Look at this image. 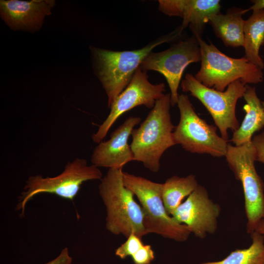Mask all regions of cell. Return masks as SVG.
<instances>
[{"label":"cell","instance_id":"17","mask_svg":"<svg viewBox=\"0 0 264 264\" xmlns=\"http://www.w3.org/2000/svg\"><path fill=\"white\" fill-rule=\"evenodd\" d=\"M249 9L232 8L226 14L220 13L213 16L209 22L216 36L226 46L237 47L244 44V24L242 16Z\"/></svg>","mask_w":264,"mask_h":264},{"label":"cell","instance_id":"20","mask_svg":"<svg viewBox=\"0 0 264 264\" xmlns=\"http://www.w3.org/2000/svg\"><path fill=\"white\" fill-rule=\"evenodd\" d=\"M252 243L247 248L232 251L222 260L199 264H264V235L254 231Z\"/></svg>","mask_w":264,"mask_h":264},{"label":"cell","instance_id":"4","mask_svg":"<svg viewBox=\"0 0 264 264\" xmlns=\"http://www.w3.org/2000/svg\"><path fill=\"white\" fill-rule=\"evenodd\" d=\"M196 37L200 48L201 66L194 76L203 85L223 91L237 80L245 85L263 81L262 69L245 57L231 58L221 52L211 42L207 44L201 37Z\"/></svg>","mask_w":264,"mask_h":264},{"label":"cell","instance_id":"25","mask_svg":"<svg viewBox=\"0 0 264 264\" xmlns=\"http://www.w3.org/2000/svg\"><path fill=\"white\" fill-rule=\"evenodd\" d=\"M253 4L249 8V10H257L264 9V0H252Z\"/></svg>","mask_w":264,"mask_h":264},{"label":"cell","instance_id":"5","mask_svg":"<svg viewBox=\"0 0 264 264\" xmlns=\"http://www.w3.org/2000/svg\"><path fill=\"white\" fill-rule=\"evenodd\" d=\"M123 180L140 202L148 234L155 233L177 242L187 240L191 233L190 229L177 222L166 211L161 196L162 183L125 172H123Z\"/></svg>","mask_w":264,"mask_h":264},{"label":"cell","instance_id":"22","mask_svg":"<svg viewBox=\"0 0 264 264\" xmlns=\"http://www.w3.org/2000/svg\"><path fill=\"white\" fill-rule=\"evenodd\" d=\"M132 257L134 264H150L154 259V253L151 245L144 244Z\"/></svg>","mask_w":264,"mask_h":264},{"label":"cell","instance_id":"18","mask_svg":"<svg viewBox=\"0 0 264 264\" xmlns=\"http://www.w3.org/2000/svg\"><path fill=\"white\" fill-rule=\"evenodd\" d=\"M245 57L261 68L264 63L259 55L260 47L264 44V9L253 11L244 24Z\"/></svg>","mask_w":264,"mask_h":264},{"label":"cell","instance_id":"24","mask_svg":"<svg viewBox=\"0 0 264 264\" xmlns=\"http://www.w3.org/2000/svg\"><path fill=\"white\" fill-rule=\"evenodd\" d=\"M72 257L69 254L68 249L65 247L62 249L58 257L45 264H71Z\"/></svg>","mask_w":264,"mask_h":264},{"label":"cell","instance_id":"12","mask_svg":"<svg viewBox=\"0 0 264 264\" xmlns=\"http://www.w3.org/2000/svg\"><path fill=\"white\" fill-rule=\"evenodd\" d=\"M220 210V206L209 198L205 188L198 185L171 216L186 225L196 237L203 239L216 232Z\"/></svg>","mask_w":264,"mask_h":264},{"label":"cell","instance_id":"19","mask_svg":"<svg viewBox=\"0 0 264 264\" xmlns=\"http://www.w3.org/2000/svg\"><path fill=\"white\" fill-rule=\"evenodd\" d=\"M198 186L196 176L193 175L186 177L173 176L162 183L161 196L168 214L171 216L182 203V200Z\"/></svg>","mask_w":264,"mask_h":264},{"label":"cell","instance_id":"27","mask_svg":"<svg viewBox=\"0 0 264 264\" xmlns=\"http://www.w3.org/2000/svg\"><path fill=\"white\" fill-rule=\"evenodd\" d=\"M262 103L264 108V102H262Z\"/></svg>","mask_w":264,"mask_h":264},{"label":"cell","instance_id":"11","mask_svg":"<svg viewBox=\"0 0 264 264\" xmlns=\"http://www.w3.org/2000/svg\"><path fill=\"white\" fill-rule=\"evenodd\" d=\"M165 91L163 83H151L147 72L139 67L128 86L114 100L106 119L92 135V141L98 144L102 142L114 122L126 112L142 105L153 109L155 102L165 95Z\"/></svg>","mask_w":264,"mask_h":264},{"label":"cell","instance_id":"26","mask_svg":"<svg viewBox=\"0 0 264 264\" xmlns=\"http://www.w3.org/2000/svg\"><path fill=\"white\" fill-rule=\"evenodd\" d=\"M255 231L264 235V219L260 221Z\"/></svg>","mask_w":264,"mask_h":264},{"label":"cell","instance_id":"16","mask_svg":"<svg viewBox=\"0 0 264 264\" xmlns=\"http://www.w3.org/2000/svg\"><path fill=\"white\" fill-rule=\"evenodd\" d=\"M243 97L246 102L243 107L245 115L231 139L235 146L251 141L253 134L264 126V108L257 95L255 88L247 85Z\"/></svg>","mask_w":264,"mask_h":264},{"label":"cell","instance_id":"7","mask_svg":"<svg viewBox=\"0 0 264 264\" xmlns=\"http://www.w3.org/2000/svg\"><path fill=\"white\" fill-rule=\"evenodd\" d=\"M102 176L98 167L88 165L85 159L76 157L68 162L63 171L55 176L44 177L39 175L29 176L19 197L16 209L23 216L27 203L41 193L54 194L72 201L84 182L100 180Z\"/></svg>","mask_w":264,"mask_h":264},{"label":"cell","instance_id":"2","mask_svg":"<svg viewBox=\"0 0 264 264\" xmlns=\"http://www.w3.org/2000/svg\"><path fill=\"white\" fill-rule=\"evenodd\" d=\"M122 169H109L100 179L99 195L106 208V227L114 235L128 238L134 234L141 239L148 234L145 214L134 198V194L124 185Z\"/></svg>","mask_w":264,"mask_h":264},{"label":"cell","instance_id":"13","mask_svg":"<svg viewBox=\"0 0 264 264\" xmlns=\"http://www.w3.org/2000/svg\"><path fill=\"white\" fill-rule=\"evenodd\" d=\"M141 120L138 116L128 117L111 133L108 140L98 144L91 156L92 164L98 168L123 169L127 163L134 161L128 140L134 127Z\"/></svg>","mask_w":264,"mask_h":264},{"label":"cell","instance_id":"6","mask_svg":"<svg viewBox=\"0 0 264 264\" xmlns=\"http://www.w3.org/2000/svg\"><path fill=\"white\" fill-rule=\"evenodd\" d=\"M225 157L235 178L242 185L247 219L246 228L250 235L264 219V184L255 167L256 150L252 141L240 146L228 144Z\"/></svg>","mask_w":264,"mask_h":264},{"label":"cell","instance_id":"10","mask_svg":"<svg viewBox=\"0 0 264 264\" xmlns=\"http://www.w3.org/2000/svg\"><path fill=\"white\" fill-rule=\"evenodd\" d=\"M201 53L197 38L191 37L176 41L162 51L151 52L139 67L144 71H157L165 78L170 90L171 105L177 104L178 88L183 73L190 64L200 62Z\"/></svg>","mask_w":264,"mask_h":264},{"label":"cell","instance_id":"8","mask_svg":"<svg viewBox=\"0 0 264 264\" xmlns=\"http://www.w3.org/2000/svg\"><path fill=\"white\" fill-rule=\"evenodd\" d=\"M177 105L180 119L173 132L175 144L191 153L225 156L227 140L218 135L216 127L209 125L197 114L188 96L179 95Z\"/></svg>","mask_w":264,"mask_h":264},{"label":"cell","instance_id":"3","mask_svg":"<svg viewBox=\"0 0 264 264\" xmlns=\"http://www.w3.org/2000/svg\"><path fill=\"white\" fill-rule=\"evenodd\" d=\"M170 93L158 100L140 126L132 131L130 147L134 160L141 162L150 171L160 169L164 153L175 145L173 125L170 112Z\"/></svg>","mask_w":264,"mask_h":264},{"label":"cell","instance_id":"1","mask_svg":"<svg viewBox=\"0 0 264 264\" xmlns=\"http://www.w3.org/2000/svg\"><path fill=\"white\" fill-rule=\"evenodd\" d=\"M183 31L179 26L138 49L112 51L90 47L94 72L107 95L109 108L128 86L143 60L154 48L163 43L180 40Z\"/></svg>","mask_w":264,"mask_h":264},{"label":"cell","instance_id":"23","mask_svg":"<svg viewBox=\"0 0 264 264\" xmlns=\"http://www.w3.org/2000/svg\"><path fill=\"white\" fill-rule=\"evenodd\" d=\"M252 142L256 152V161L264 163V132L254 136Z\"/></svg>","mask_w":264,"mask_h":264},{"label":"cell","instance_id":"21","mask_svg":"<svg viewBox=\"0 0 264 264\" xmlns=\"http://www.w3.org/2000/svg\"><path fill=\"white\" fill-rule=\"evenodd\" d=\"M143 245L142 239L132 233L115 250V254L121 259H124L128 256H133Z\"/></svg>","mask_w":264,"mask_h":264},{"label":"cell","instance_id":"15","mask_svg":"<svg viewBox=\"0 0 264 264\" xmlns=\"http://www.w3.org/2000/svg\"><path fill=\"white\" fill-rule=\"evenodd\" d=\"M55 4L53 0H1L0 15L13 30L34 31L41 27L44 17L51 14Z\"/></svg>","mask_w":264,"mask_h":264},{"label":"cell","instance_id":"9","mask_svg":"<svg viewBox=\"0 0 264 264\" xmlns=\"http://www.w3.org/2000/svg\"><path fill=\"white\" fill-rule=\"evenodd\" d=\"M246 85L240 80L230 84L225 91L208 88L198 81L191 73L187 74L181 81L184 92L198 99L205 107L219 128L221 136L227 140L228 131L234 132L240 127L236 115V106L243 97Z\"/></svg>","mask_w":264,"mask_h":264},{"label":"cell","instance_id":"14","mask_svg":"<svg viewBox=\"0 0 264 264\" xmlns=\"http://www.w3.org/2000/svg\"><path fill=\"white\" fill-rule=\"evenodd\" d=\"M158 2L160 12L180 17L183 30L189 26L193 35L201 37L210 18L220 13V1L218 0H159Z\"/></svg>","mask_w":264,"mask_h":264}]
</instances>
